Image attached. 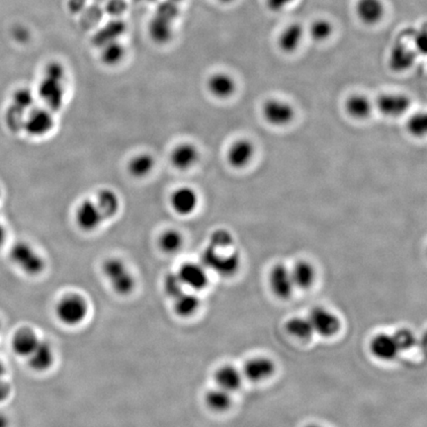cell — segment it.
Masks as SVG:
<instances>
[{"label": "cell", "mask_w": 427, "mask_h": 427, "mask_svg": "<svg viewBox=\"0 0 427 427\" xmlns=\"http://www.w3.org/2000/svg\"><path fill=\"white\" fill-rule=\"evenodd\" d=\"M39 97L45 107L57 112L64 104L66 97V71L62 64H49L38 90Z\"/></svg>", "instance_id": "1"}, {"label": "cell", "mask_w": 427, "mask_h": 427, "mask_svg": "<svg viewBox=\"0 0 427 427\" xmlns=\"http://www.w3.org/2000/svg\"><path fill=\"white\" fill-rule=\"evenodd\" d=\"M102 271L114 291L120 296L132 294L136 287V280L129 267L118 257H110L103 262Z\"/></svg>", "instance_id": "2"}, {"label": "cell", "mask_w": 427, "mask_h": 427, "mask_svg": "<svg viewBox=\"0 0 427 427\" xmlns=\"http://www.w3.org/2000/svg\"><path fill=\"white\" fill-rule=\"evenodd\" d=\"M9 257L12 263L27 275L38 276L45 270V259L33 245L26 241L16 243L11 247Z\"/></svg>", "instance_id": "3"}, {"label": "cell", "mask_w": 427, "mask_h": 427, "mask_svg": "<svg viewBox=\"0 0 427 427\" xmlns=\"http://www.w3.org/2000/svg\"><path fill=\"white\" fill-rule=\"evenodd\" d=\"M201 264L207 270H212L222 277H231L240 268L241 257L236 252L222 255L219 250L208 245L201 255Z\"/></svg>", "instance_id": "4"}, {"label": "cell", "mask_w": 427, "mask_h": 427, "mask_svg": "<svg viewBox=\"0 0 427 427\" xmlns=\"http://www.w3.org/2000/svg\"><path fill=\"white\" fill-rule=\"evenodd\" d=\"M88 315L87 301L78 295H69L60 299L55 307V315L62 324L78 326L82 324Z\"/></svg>", "instance_id": "5"}, {"label": "cell", "mask_w": 427, "mask_h": 427, "mask_svg": "<svg viewBox=\"0 0 427 427\" xmlns=\"http://www.w3.org/2000/svg\"><path fill=\"white\" fill-rule=\"evenodd\" d=\"M53 113L47 107L34 106L27 113L23 131L34 138L48 136L55 126Z\"/></svg>", "instance_id": "6"}, {"label": "cell", "mask_w": 427, "mask_h": 427, "mask_svg": "<svg viewBox=\"0 0 427 427\" xmlns=\"http://www.w3.org/2000/svg\"><path fill=\"white\" fill-rule=\"evenodd\" d=\"M76 226L85 233L97 231L106 222L101 209L94 199H85L78 204L74 212Z\"/></svg>", "instance_id": "7"}, {"label": "cell", "mask_w": 427, "mask_h": 427, "mask_svg": "<svg viewBox=\"0 0 427 427\" xmlns=\"http://www.w3.org/2000/svg\"><path fill=\"white\" fill-rule=\"evenodd\" d=\"M169 204L173 212L181 217H187L196 212L199 205V196L194 188L180 186L176 188L169 197Z\"/></svg>", "instance_id": "8"}, {"label": "cell", "mask_w": 427, "mask_h": 427, "mask_svg": "<svg viewBox=\"0 0 427 427\" xmlns=\"http://www.w3.org/2000/svg\"><path fill=\"white\" fill-rule=\"evenodd\" d=\"M313 329L324 338H331L338 333L340 320L331 311L322 307L313 308L308 317Z\"/></svg>", "instance_id": "9"}, {"label": "cell", "mask_w": 427, "mask_h": 427, "mask_svg": "<svg viewBox=\"0 0 427 427\" xmlns=\"http://www.w3.org/2000/svg\"><path fill=\"white\" fill-rule=\"evenodd\" d=\"M200 159V152L194 143L189 141L178 143L171 150L169 159L174 168L180 171H187L196 166Z\"/></svg>", "instance_id": "10"}, {"label": "cell", "mask_w": 427, "mask_h": 427, "mask_svg": "<svg viewBox=\"0 0 427 427\" xmlns=\"http://www.w3.org/2000/svg\"><path fill=\"white\" fill-rule=\"evenodd\" d=\"M177 275L184 287L191 288L195 291H201L207 287L209 282L207 269L201 263L186 262L180 266Z\"/></svg>", "instance_id": "11"}, {"label": "cell", "mask_w": 427, "mask_h": 427, "mask_svg": "<svg viewBox=\"0 0 427 427\" xmlns=\"http://www.w3.org/2000/svg\"><path fill=\"white\" fill-rule=\"evenodd\" d=\"M264 118L269 124L274 126H285L294 119L295 111L293 107L287 102L270 99L263 105Z\"/></svg>", "instance_id": "12"}, {"label": "cell", "mask_w": 427, "mask_h": 427, "mask_svg": "<svg viewBox=\"0 0 427 427\" xmlns=\"http://www.w3.org/2000/svg\"><path fill=\"white\" fill-rule=\"evenodd\" d=\"M270 287L277 298L286 300L291 297L295 288L291 271L283 264L273 267L270 272Z\"/></svg>", "instance_id": "13"}, {"label": "cell", "mask_w": 427, "mask_h": 427, "mask_svg": "<svg viewBox=\"0 0 427 427\" xmlns=\"http://www.w3.org/2000/svg\"><path fill=\"white\" fill-rule=\"evenodd\" d=\"M410 101L408 96L401 94H385L380 95L376 101L379 112L389 117H399L407 112L410 108Z\"/></svg>", "instance_id": "14"}, {"label": "cell", "mask_w": 427, "mask_h": 427, "mask_svg": "<svg viewBox=\"0 0 427 427\" xmlns=\"http://www.w3.org/2000/svg\"><path fill=\"white\" fill-rule=\"evenodd\" d=\"M275 373V364L266 357H255L245 363L243 375L248 381L261 382L270 378Z\"/></svg>", "instance_id": "15"}, {"label": "cell", "mask_w": 427, "mask_h": 427, "mask_svg": "<svg viewBox=\"0 0 427 427\" xmlns=\"http://www.w3.org/2000/svg\"><path fill=\"white\" fill-rule=\"evenodd\" d=\"M254 147L252 141L241 139L234 141L227 152V160L234 168H243L252 162Z\"/></svg>", "instance_id": "16"}, {"label": "cell", "mask_w": 427, "mask_h": 427, "mask_svg": "<svg viewBox=\"0 0 427 427\" xmlns=\"http://www.w3.org/2000/svg\"><path fill=\"white\" fill-rule=\"evenodd\" d=\"M370 350L376 358L383 361L394 360L400 354L393 336L379 333L374 336L370 342Z\"/></svg>", "instance_id": "17"}, {"label": "cell", "mask_w": 427, "mask_h": 427, "mask_svg": "<svg viewBox=\"0 0 427 427\" xmlns=\"http://www.w3.org/2000/svg\"><path fill=\"white\" fill-rule=\"evenodd\" d=\"M39 342L40 340L32 329H21L14 333L12 340H11V348L17 356L28 358Z\"/></svg>", "instance_id": "18"}, {"label": "cell", "mask_w": 427, "mask_h": 427, "mask_svg": "<svg viewBox=\"0 0 427 427\" xmlns=\"http://www.w3.org/2000/svg\"><path fill=\"white\" fill-rule=\"evenodd\" d=\"M356 13L364 24H378L384 17V3L382 0H358L356 4Z\"/></svg>", "instance_id": "19"}, {"label": "cell", "mask_w": 427, "mask_h": 427, "mask_svg": "<svg viewBox=\"0 0 427 427\" xmlns=\"http://www.w3.org/2000/svg\"><path fill=\"white\" fill-rule=\"evenodd\" d=\"M28 365L36 372H45L52 367L55 361V354L52 347L45 341H41L35 348L32 354L27 358Z\"/></svg>", "instance_id": "20"}, {"label": "cell", "mask_w": 427, "mask_h": 427, "mask_svg": "<svg viewBox=\"0 0 427 427\" xmlns=\"http://www.w3.org/2000/svg\"><path fill=\"white\" fill-rule=\"evenodd\" d=\"M207 87L210 94L219 99L229 98L236 89V81L226 73L212 74L207 81Z\"/></svg>", "instance_id": "21"}, {"label": "cell", "mask_w": 427, "mask_h": 427, "mask_svg": "<svg viewBox=\"0 0 427 427\" xmlns=\"http://www.w3.org/2000/svg\"><path fill=\"white\" fill-rule=\"evenodd\" d=\"M105 220H112L120 212L121 199L117 192L109 188L99 190L94 198Z\"/></svg>", "instance_id": "22"}, {"label": "cell", "mask_w": 427, "mask_h": 427, "mask_svg": "<svg viewBox=\"0 0 427 427\" xmlns=\"http://www.w3.org/2000/svg\"><path fill=\"white\" fill-rule=\"evenodd\" d=\"M415 53L403 44H397L390 53V67L396 73L408 71L415 64Z\"/></svg>", "instance_id": "23"}, {"label": "cell", "mask_w": 427, "mask_h": 427, "mask_svg": "<svg viewBox=\"0 0 427 427\" xmlns=\"http://www.w3.org/2000/svg\"><path fill=\"white\" fill-rule=\"evenodd\" d=\"M155 159L148 152H140L132 157L128 162V171L137 180L148 177L154 171Z\"/></svg>", "instance_id": "24"}, {"label": "cell", "mask_w": 427, "mask_h": 427, "mask_svg": "<svg viewBox=\"0 0 427 427\" xmlns=\"http://www.w3.org/2000/svg\"><path fill=\"white\" fill-rule=\"evenodd\" d=\"M215 381L218 387L232 393L240 389L243 383V375L234 366L225 365L218 369L215 373Z\"/></svg>", "instance_id": "25"}, {"label": "cell", "mask_w": 427, "mask_h": 427, "mask_svg": "<svg viewBox=\"0 0 427 427\" xmlns=\"http://www.w3.org/2000/svg\"><path fill=\"white\" fill-rule=\"evenodd\" d=\"M304 38V28L299 23H292L280 34L278 45L283 52L294 53L300 47Z\"/></svg>", "instance_id": "26"}, {"label": "cell", "mask_w": 427, "mask_h": 427, "mask_svg": "<svg viewBox=\"0 0 427 427\" xmlns=\"http://www.w3.org/2000/svg\"><path fill=\"white\" fill-rule=\"evenodd\" d=\"M290 271H291L295 287L308 289L314 283L315 271L314 266L310 262L305 261L297 262Z\"/></svg>", "instance_id": "27"}, {"label": "cell", "mask_w": 427, "mask_h": 427, "mask_svg": "<svg viewBox=\"0 0 427 427\" xmlns=\"http://www.w3.org/2000/svg\"><path fill=\"white\" fill-rule=\"evenodd\" d=\"M345 109L355 119H365L372 112V103L364 95H352L345 102Z\"/></svg>", "instance_id": "28"}, {"label": "cell", "mask_w": 427, "mask_h": 427, "mask_svg": "<svg viewBox=\"0 0 427 427\" xmlns=\"http://www.w3.org/2000/svg\"><path fill=\"white\" fill-rule=\"evenodd\" d=\"M174 300V311L181 317H192L200 308V299L195 294L183 292Z\"/></svg>", "instance_id": "29"}, {"label": "cell", "mask_w": 427, "mask_h": 427, "mask_svg": "<svg viewBox=\"0 0 427 427\" xmlns=\"http://www.w3.org/2000/svg\"><path fill=\"white\" fill-rule=\"evenodd\" d=\"M183 236L176 229H167L160 234L159 247L166 254H175L183 247Z\"/></svg>", "instance_id": "30"}, {"label": "cell", "mask_w": 427, "mask_h": 427, "mask_svg": "<svg viewBox=\"0 0 427 427\" xmlns=\"http://www.w3.org/2000/svg\"><path fill=\"white\" fill-rule=\"evenodd\" d=\"M205 401L207 407L216 412H227L233 403L231 393L219 387L218 389H213L208 392L205 397Z\"/></svg>", "instance_id": "31"}, {"label": "cell", "mask_w": 427, "mask_h": 427, "mask_svg": "<svg viewBox=\"0 0 427 427\" xmlns=\"http://www.w3.org/2000/svg\"><path fill=\"white\" fill-rule=\"evenodd\" d=\"M126 55L124 46L119 42L113 40L108 42L103 46L101 50V60L104 64L108 67L118 66Z\"/></svg>", "instance_id": "32"}, {"label": "cell", "mask_w": 427, "mask_h": 427, "mask_svg": "<svg viewBox=\"0 0 427 427\" xmlns=\"http://www.w3.org/2000/svg\"><path fill=\"white\" fill-rule=\"evenodd\" d=\"M286 329L288 333L301 340H308L315 333L310 320L304 317H293L288 320Z\"/></svg>", "instance_id": "33"}, {"label": "cell", "mask_w": 427, "mask_h": 427, "mask_svg": "<svg viewBox=\"0 0 427 427\" xmlns=\"http://www.w3.org/2000/svg\"><path fill=\"white\" fill-rule=\"evenodd\" d=\"M28 112L14 106L13 104H10V106L7 108L6 117H4L6 118L7 128L13 133H19V132L23 131L25 118H26Z\"/></svg>", "instance_id": "34"}, {"label": "cell", "mask_w": 427, "mask_h": 427, "mask_svg": "<svg viewBox=\"0 0 427 427\" xmlns=\"http://www.w3.org/2000/svg\"><path fill=\"white\" fill-rule=\"evenodd\" d=\"M150 32L155 41L159 42V43H166L171 36L168 19L159 16L150 24Z\"/></svg>", "instance_id": "35"}, {"label": "cell", "mask_w": 427, "mask_h": 427, "mask_svg": "<svg viewBox=\"0 0 427 427\" xmlns=\"http://www.w3.org/2000/svg\"><path fill=\"white\" fill-rule=\"evenodd\" d=\"M233 234L225 229H218L214 231L209 241V245L217 250H227L233 247Z\"/></svg>", "instance_id": "36"}, {"label": "cell", "mask_w": 427, "mask_h": 427, "mask_svg": "<svg viewBox=\"0 0 427 427\" xmlns=\"http://www.w3.org/2000/svg\"><path fill=\"white\" fill-rule=\"evenodd\" d=\"M11 104L28 112L35 106L33 92L28 88H20L16 90L14 92Z\"/></svg>", "instance_id": "37"}, {"label": "cell", "mask_w": 427, "mask_h": 427, "mask_svg": "<svg viewBox=\"0 0 427 427\" xmlns=\"http://www.w3.org/2000/svg\"><path fill=\"white\" fill-rule=\"evenodd\" d=\"M333 28L331 23L326 19H317L311 26V36L315 41H326L333 34Z\"/></svg>", "instance_id": "38"}, {"label": "cell", "mask_w": 427, "mask_h": 427, "mask_svg": "<svg viewBox=\"0 0 427 427\" xmlns=\"http://www.w3.org/2000/svg\"><path fill=\"white\" fill-rule=\"evenodd\" d=\"M164 292L171 298H177L184 292V285L182 284L177 273L167 274L164 282Z\"/></svg>", "instance_id": "39"}, {"label": "cell", "mask_w": 427, "mask_h": 427, "mask_svg": "<svg viewBox=\"0 0 427 427\" xmlns=\"http://www.w3.org/2000/svg\"><path fill=\"white\" fill-rule=\"evenodd\" d=\"M408 130L412 136L424 137L427 131L426 113H417L408 121Z\"/></svg>", "instance_id": "40"}, {"label": "cell", "mask_w": 427, "mask_h": 427, "mask_svg": "<svg viewBox=\"0 0 427 427\" xmlns=\"http://www.w3.org/2000/svg\"><path fill=\"white\" fill-rule=\"evenodd\" d=\"M393 336L400 351L410 349V348L414 347L417 345V338H415V333L410 331V329H398L393 334Z\"/></svg>", "instance_id": "41"}, {"label": "cell", "mask_w": 427, "mask_h": 427, "mask_svg": "<svg viewBox=\"0 0 427 427\" xmlns=\"http://www.w3.org/2000/svg\"><path fill=\"white\" fill-rule=\"evenodd\" d=\"M295 0H266V6L274 13H279L291 6Z\"/></svg>", "instance_id": "42"}, {"label": "cell", "mask_w": 427, "mask_h": 427, "mask_svg": "<svg viewBox=\"0 0 427 427\" xmlns=\"http://www.w3.org/2000/svg\"><path fill=\"white\" fill-rule=\"evenodd\" d=\"M10 394V386L3 379H0V403L6 401Z\"/></svg>", "instance_id": "43"}, {"label": "cell", "mask_w": 427, "mask_h": 427, "mask_svg": "<svg viewBox=\"0 0 427 427\" xmlns=\"http://www.w3.org/2000/svg\"><path fill=\"white\" fill-rule=\"evenodd\" d=\"M6 236L7 233L6 227H4L3 226H2L1 224H0V247H1L2 245H4V243H6Z\"/></svg>", "instance_id": "44"}, {"label": "cell", "mask_w": 427, "mask_h": 427, "mask_svg": "<svg viewBox=\"0 0 427 427\" xmlns=\"http://www.w3.org/2000/svg\"><path fill=\"white\" fill-rule=\"evenodd\" d=\"M9 421L6 415L0 414V427H8Z\"/></svg>", "instance_id": "45"}, {"label": "cell", "mask_w": 427, "mask_h": 427, "mask_svg": "<svg viewBox=\"0 0 427 427\" xmlns=\"http://www.w3.org/2000/svg\"><path fill=\"white\" fill-rule=\"evenodd\" d=\"M4 373H6V367H4L3 363L0 361V379L3 378Z\"/></svg>", "instance_id": "46"}, {"label": "cell", "mask_w": 427, "mask_h": 427, "mask_svg": "<svg viewBox=\"0 0 427 427\" xmlns=\"http://www.w3.org/2000/svg\"><path fill=\"white\" fill-rule=\"evenodd\" d=\"M219 1L222 2V3H231L234 0H219Z\"/></svg>", "instance_id": "47"}, {"label": "cell", "mask_w": 427, "mask_h": 427, "mask_svg": "<svg viewBox=\"0 0 427 427\" xmlns=\"http://www.w3.org/2000/svg\"><path fill=\"white\" fill-rule=\"evenodd\" d=\"M306 427H320L319 426H315V424H310V426H306Z\"/></svg>", "instance_id": "48"}, {"label": "cell", "mask_w": 427, "mask_h": 427, "mask_svg": "<svg viewBox=\"0 0 427 427\" xmlns=\"http://www.w3.org/2000/svg\"><path fill=\"white\" fill-rule=\"evenodd\" d=\"M0 329H1V322H0Z\"/></svg>", "instance_id": "49"}, {"label": "cell", "mask_w": 427, "mask_h": 427, "mask_svg": "<svg viewBox=\"0 0 427 427\" xmlns=\"http://www.w3.org/2000/svg\"><path fill=\"white\" fill-rule=\"evenodd\" d=\"M0 195H1V190H0Z\"/></svg>", "instance_id": "50"}]
</instances>
